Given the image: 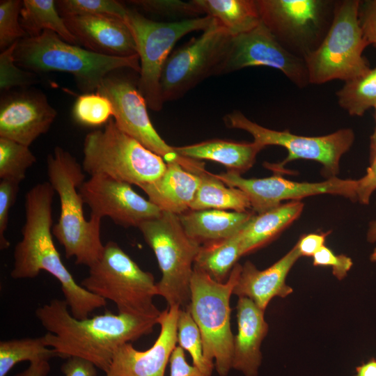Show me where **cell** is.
I'll return each mask as SVG.
<instances>
[{"label": "cell", "instance_id": "cell-11", "mask_svg": "<svg viewBox=\"0 0 376 376\" xmlns=\"http://www.w3.org/2000/svg\"><path fill=\"white\" fill-rule=\"evenodd\" d=\"M336 1L256 0L261 22L292 54L304 59L332 24Z\"/></svg>", "mask_w": 376, "mask_h": 376}, {"label": "cell", "instance_id": "cell-34", "mask_svg": "<svg viewBox=\"0 0 376 376\" xmlns=\"http://www.w3.org/2000/svg\"><path fill=\"white\" fill-rule=\"evenodd\" d=\"M177 329L178 346L189 353L194 366L206 376H211L214 368L204 359L201 331L188 307L180 309Z\"/></svg>", "mask_w": 376, "mask_h": 376}, {"label": "cell", "instance_id": "cell-27", "mask_svg": "<svg viewBox=\"0 0 376 376\" xmlns=\"http://www.w3.org/2000/svg\"><path fill=\"white\" fill-rule=\"evenodd\" d=\"M203 14L210 16L231 36L248 32L261 23L256 0H193Z\"/></svg>", "mask_w": 376, "mask_h": 376}, {"label": "cell", "instance_id": "cell-15", "mask_svg": "<svg viewBox=\"0 0 376 376\" xmlns=\"http://www.w3.org/2000/svg\"><path fill=\"white\" fill-rule=\"evenodd\" d=\"M252 66L279 70L299 88L310 84L304 60L284 49L262 22L253 29L231 38L216 75Z\"/></svg>", "mask_w": 376, "mask_h": 376}, {"label": "cell", "instance_id": "cell-46", "mask_svg": "<svg viewBox=\"0 0 376 376\" xmlns=\"http://www.w3.org/2000/svg\"><path fill=\"white\" fill-rule=\"evenodd\" d=\"M63 376H97V367L88 361L70 357L61 368Z\"/></svg>", "mask_w": 376, "mask_h": 376}, {"label": "cell", "instance_id": "cell-14", "mask_svg": "<svg viewBox=\"0 0 376 376\" xmlns=\"http://www.w3.org/2000/svg\"><path fill=\"white\" fill-rule=\"evenodd\" d=\"M96 92L110 100L113 111L112 118L117 127L160 156L166 163L178 162L197 175L206 171L203 162L181 157L174 147L163 140L150 121L144 97L131 81L111 73L103 80Z\"/></svg>", "mask_w": 376, "mask_h": 376}, {"label": "cell", "instance_id": "cell-26", "mask_svg": "<svg viewBox=\"0 0 376 376\" xmlns=\"http://www.w3.org/2000/svg\"><path fill=\"white\" fill-rule=\"evenodd\" d=\"M300 201L281 203L251 217L240 231L242 256L271 242L297 219L304 209Z\"/></svg>", "mask_w": 376, "mask_h": 376}, {"label": "cell", "instance_id": "cell-18", "mask_svg": "<svg viewBox=\"0 0 376 376\" xmlns=\"http://www.w3.org/2000/svg\"><path fill=\"white\" fill-rule=\"evenodd\" d=\"M180 308L168 306L157 319L160 332L151 347L139 351L131 343L120 346L105 376H164L171 355L178 343L177 322Z\"/></svg>", "mask_w": 376, "mask_h": 376}, {"label": "cell", "instance_id": "cell-40", "mask_svg": "<svg viewBox=\"0 0 376 376\" xmlns=\"http://www.w3.org/2000/svg\"><path fill=\"white\" fill-rule=\"evenodd\" d=\"M17 182L1 180L0 181V249L4 250L10 246V242L6 239V231L9 213L14 205L19 189Z\"/></svg>", "mask_w": 376, "mask_h": 376}, {"label": "cell", "instance_id": "cell-47", "mask_svg": "<svg viewBox=\"0 0 376 376\" xmlns=\"http://www.w3.org/2000/svg\"><path fill=\"white\" fill-rule=\"evenodd\" d=\"M50 371L48 361H40L30 363L26 369L15 376H47Z\"/></svg>", "mask_w": 376, "mask_h": 376}, {"label": "cell", "instance_id": "cell-7", "mask_svg": "<svg viewBox=\"0 0 376 376\" xmlns=\"http://www.w3.org/2000/svg\"><path fill=\"white\" fill-rule=\"evenodd\" d=\"M83 151L82 168L91 176L102 175L139 187L155 181L166 168L160 156L120 130L113 118L86 135Z\"/></svg>", "mask_w": 376, "mask_h": 376}, {"label": "cell", "instance_id": "cell-20", "mask_svg": "<svg viewBox=\"0 0 376 376\" xmlns=\"http://www.w3.org/2000/svg\"><path fill=\"white\" fill-rule=\"evenodd\" d=\"M79 44L92 52L114 56L137 54L134 36L125 19L108 15L63 17Z\"/></svg>", "mask_w": 376, "mask_h": 376}, {"label": "cell", "instance_id": "cell-12", "mask_svg": "<svg viewBox=\"0 0 376 376\" xmlns=\"http://www.w3.org/2000/svg\"><path fill=\"white\" fill-rule=\"evenodd\" d=\"M224 120L227 127L244 130L254 141L265 148L279 146L288 150L287 157L279 164L266 163L267 168L276 173L283 172L288 162L297 159L313 160L322 166L323 175L329 178L337 177L340 161L354 141V133L350 128L341 129L331 134L320 136H304L288 130L277 131L264 127L247 118L242 112L234 111L226 114Z\"/></svg>", "mask_w": 376, "mask_h": 376}, {"label": "cell", "instance_id": "cell-42", "mask_svg": "<svg viewBox=\"0 0 376 376\" xmlns=\"http://www.w3.org/2000/svg\"><path fill=\"white\" fill-rule=\"evenodd\" d=\"M369 166L366 174L356 180V198L361 204L368 205L376 190V143L370 144Z\"/></svg>", "mask_w": 376, "mask_h": 376}, {"label": "cell", "instance_id": "cell-49", "mask_svg": "<svg viewBox=\"0 0 376 376\" xmlns=\"http://www.w3.org/2000/svg\"><path fill=\"white\" fill-rule=\"evenodd\" d=\"M366 240L369 243L376 242V220L369 223L366 233Z\"/></svg>", "mask_w": 376, "mask_h": 376}, {"label": "cell", "instance_id": "cell-30", "mask_svg": "<svg viewBox=\"0 0 376 376\" xmlns=\"http://www.w3.org/2000/svg\"><path fill=\"white\" fill-rule=\"evenodd\" d=\"M19 22L29 37L38 36L48 30L69 43L79 44L59 14L54 0H24Z\"/></svg>", "mask_w": 376, "mask_h": 376}, {"label": "cell", "instance_id": "cell-6", "mask_svg": "<svg viewBox=\"0 0 376 376\" xmlns=\"http://www.w3.org/2000/svg\"><path fill=\"white\" fill-rule=\"evenodd\" d=\"M241 269L237 263L225 283L196 268L191 276L187 307L201 331L204 359L219 376H227L232 368L234 336L230 299Z\"/></svg>", "mask_w": 376, "mask_h": 376}, {"label": "cell", "instance_id": "cell-33", "mask_svg": "<svg viewBox=\"0 0 376 376\" xmlns=\"http://www.w3.org/2000/svg\"><path fill=\"white\" fill-rule=\"evenodd\" d=\"M36 162L29 146L0 137V178L20 183Z\"/></svg>", "mask_w": 376, "mask_h": 376}, {"label": "cell", "instance_id": "cell-19", "mask_svg": "<svg viewBox=\"0 0 376 376\" xmlns=\"http://www.w3.org/2000/svg\"><path fill=\"white\" fill-rule=\"evenodd\" d=\"M57 116L41 92L22 91L1 97L0 137L26 146L49 130Z\"/></svg>", "mask_w": 376, "mask_h": 376}, {"label": "cell", "instance_id": "cell-35", "mask_svg": "<svg viewBox=\"0 0 376 376\" xmlns=\"http://www.w3.org/2000/svg\"><path fill=\"white\" fill-rule=\"evenodd\" d=\"M113 113L110 100L97 92L79 95L72 109L75 121L88 127L105 125L113 117Z\"/></svg>", "mask_w": 376, "mask_h": 376}, {"label": "cell", "instance_id": "cell-24", "mask_svg": "<svg viewBox=\"0 0 376 376\" xmlns=\"http://www.w3.org/2000/svg\"><path fill=\"white\" fill-rule=\"evenodd\" d=\"M254 214L252 210L240 212L206 209L189 210L178 217L187 235L202 245L235 235Z\"/></svg>", "mask_w": 376, "mask_h": 376}, {"label": "cell", "instance_id": "cell-41", "mask_svg": "<svg viewBox=\"0 0 376 376\" xmlns=\"http://www.w3.org/2000/svg\"><path fill=\"white\" fill-rule=\"evenodd\" d=\"M313 265L317 267H330L333 275L338 280H342L347 276L353 262L349 256L344 254L336 255L324 245L313 256Z\"/></svg>", "mask_w": 376, "mask_h": 376}, {"label": "cell", "instance_id": "cell-37", "mask_svg": "<svg viewBox=\"0 0 376 376\" xmlns=\"http://www.w3.org/2000/svg\"><path fill=\"white\" fill-rule=\"evenodd\" d=\"M23 1H0V49L2 51L27 36L19 22Z\"/></svg>", "mask_w": 376, "mask_h": 376}, {"label": "cell", "instance_id": "cell-23", "mask_svg": "<svg viewBox=\"0 0 376 376\" xmlns=\"http://www.w3.org/2000/svg\"><path fill=\"white\" fill-rule=\"evenodd\" d=\"M199 184V175L174 162L166 163L165 171L158 179L139 188L162 212L179 215L189 210Z\"/></svg>", "mask_w": 376, "mask_h": 376}, {"label": "cell", "instance_id": "cell-3", "mask_svg": "<svg viewBox=\"0 0 376 376\" xmlns=\"http://www.w3.org/2000/svg\"><path fill=\"white\" fill-rule=\"evenodd\" d=\"M49 182L59 196L61 212L52 227L53 235L64 248L67 258L77 265L92 266L101 256L104 244L100 238L101 220L84 214L79 188L85 182L82 166L68 151L54 148L47 158Z\"/></svg>", "mask_w": 376, "mask_h": 376}, {"label": "cell", "instance_id": "cell-17", "mask_svg": "<svg viewBox=\"0 0 376 376\" xmlns=\"http://www.w3.org/2000/svg\"><path fill=\"white\" fill-rule=\"evenodd\" d=\"M79 190L91 209V217L100 220L109 217L125 228H139L143 222L162 213L157 205L138 194L130 184L108 176L92 175Z\"/></svg>", "mask_w": 376, "mask_h": 376}, {"label": "cell", "instance_id": "cell-25", "mask_svg": "<svg viewBox=\"0 0 376 376\" xmlns=\"http://www.w3.org/2000/svg\"><path fill=\"white\" fill-rule=\"evenodd\" d=\"M260 143L214 139L200 143L174 147L181 157L196 160H210L226 166L228 171L242 175L254 164L257 155L263 149Z\"/></svg>", "mask_w": 376, "mask_h": 376}, {"label": "cell", "instance_id": "cell-22", "mask_svg": "<svg viewBox=\"0 0 376 376\" xmlns=\"http://www.w3.org/2000/svg\"><path fill=\"white\" fill-rule=\"evenodd\" d=\"M237 333L234 336L232 368L244 376H257L262 363L261 344L269 327L265 311L251 299L238 297Z\"/></svg>", "mask_w": 376, "mask_h": 376}, {"label": "cell", "instance_id": "cell-5", "mask_svg": "<svg viewBox=\"0 0 376 376\" xmlns=\"http://www.w3.org/2000/svg\"><path fill=\"white\" fill-rule=\"evenodd\" d=\"M80 285L113 301L118 313L156 320L161 314L153 302L158 295L153 275L141 269L115 242L104 244L100 258Z\"/></svg>", "mask_w": 376, "mask_h": 376}, {"label": "cell", "instance_id": "cell-39", "mask_svg": "<svg viewBox=\"0 0 376 376\" xmlns=\"http://www.w3.org/2000/svg\"><path fill=\"white\" fill-rule=\"evenodd\" d=\"M130 2L146 12L169 17L191 19L203 14L194 1L134 0Z\"/></svg>", "mask_w": 376, "mask_h": 376}, {"label": "cell", "instance_id": "cell-45", "mask_svg": "<svg viewBox=\"0 0 376 376\" xmlns=\"http://www.w3.org/2000/svg\"><path fill=\"white\" fill-rule=\"evenodd\" d=\"M331 231L311 233L300 237L296 243L300 256L313 257L323 246Z\"/></svg>", "mask_w": 376, "mask_h": 376}, {"label": "cell", "instance_id": "cell-2", "mask_svg": "<svg viewBox=\"0 0 376 376\" xmlns=\"http://www.w3.org/2000/svg\"><path fill=\"white\" fill-rule=\"evenodd\" d=\"M55 191L49 182H40L25 196V221L22 240L13 252L10 276L14 279H34L45 271L61 283L71 314L77 319L88 318L106 300L90 292L74 279L57 251L52 233V203Z\"/></svg>", "mask_w": 376, "mask_h": 376}, {"label": "cell", "instance_id": "cell-21", "mask_svg": "<svg viewBox=\"0 0 376 376\" xmlns=\"http://www.w3.org/2000/svg\"><path fill=\"white\" fill-rule=\"evenodd\" d=\"M295 245L282 258L268 268L259 270L250 261L242 265L233 294L251 299L260 308L266 310L270 301L276 297L284 298L293 289L286 283L287 276L300 258Z\"/></svg>", "mask_w": 376, "mask_h": 376}, {"label": "cell", "instance_id": "cell-28", "mask_svg": "<svg viewBox=\"0 0 376 376\" xmlns=\"http://www.w3.org/2000/svg\"><path fill=\"white\" fill-rule=\"evenodd\" d=\"M199 176L200 184L189 210H232L240 212L251 210L249 198L241 189L226 185L207 171Z\"/></svg>", "mask_w": 376, "mask_h": 376}, {"label": "cell", "instance_id": "cell-44", "mask_svg": "<svg viewBox=\"0 0 376 376\" xmlns=\"http://www.w3.org/2000/svg\"><path fill=\"white\" fill-rule=\"evenodd\" d=\"M170 376H206L195 366L189 365L184 350L176 346L170 357Z\"/></svg>", "mask_w": 376, "mask_h": 376}, {"label": "cell", "instance_id": "cell-50", "mask_svg": "<svg viewBox=\"0 0 376 376\" xmlns=\"http://www.w3.org/2000/svg\"><path fill=\"white\" fill-rule=\"evenodd\" d=\"M373 108L375 109V127L374 131L370 136V143H376V104L374 105Z\"/></svg>", "mask_w": 376, "mask_h": 376}, {"label": "cell", "instance_id": "cell-29", "mask_svg": "<svg viewBox=\"0 0 376 376\" xmlns=\"http://www.w3.org/2000/svg\"><path fill=\"white\" fill-rule=\"evenodd\" d=\"M241 256L239 231L228 238L202 244L195 258L194 268L205 272L217 282L224 283Z\"/></svg>", "mask_w": 376, "mask_h": 376}, {"label": "cell", "instance_id": "cell-31", "mask_svg": "<svg viewBox=\"0 0 376 376\" xmlns=\"http://www.w3.org/2000/svg\"><path fill=\"white\" fill-rule=\"evenodd\" d=\"M56 357L47 345L45 336L1 340L0 342V376H6L18 363L48 361Z\"/></svg>", "mask_w": 376, "mask_h": 376}, {"label": "cell", "instance_id": "cell-8", "mask_svg": "<svg viewBox=\"0 0 376 376\" xmlns=\"http://www.w3.org/2000/svg\"><path fill=\"white\" fill-rule=\"evenodd\" d=\"M360 1H336L327 34L318 48L304 59L310 84H322L334 79L346 82L370 70L363 56L368 44L359 19Z\"/></svg>", "mask_w": 376, "mask_h": 376}, {"label": "cell", "instance_id": "cell-32", "mask_svg": "<svg viewBox=\"0 0 376 376\" xmlns=\"http://www.w3.org/2000/svg\"><path fill=\"white\" fill-rule=\"evenodd\" d=\"M336 95L338 104L350 116H362L376 104V67L346 81Z\"/></svg>", "mask_w": 376, "mask_h": 376}, {"label": "cell", "instance_id": "cell-10", "mask_svg": "<svg viewBox=\"0 0 376 376\" xmlns=\"http://www.w3.org/2000/svg\"><path fill=\"white\" fill-rule=\"evenodd\" d=\"M125 20L134 36L139 57L137 87L148 108L159 111L164 103L160 87L161 75L171 49L185 35L205 30L213 18L205 15L169 22H156L129 9Z\"/></svg>", "mask_w": 376, "mask_h": 376}, {"label": "cell", "instance_id": "cell-43", "mask_svg": "<svg viewBox=\"0 0 376 376\" xmlns=\"http://www.w3.org/2000/svg\"><path fill=\"white\" fill-rule=\"evenodd\" d=\"M359 19L368 45L376 47V0L360 1Z\"/></svg>", "mask_w": 376, "mask_h": 376}, {"label": "cell", "instance_id": "cell-1", "mask_svg": "<svg viewBox=\"0 0 376 376\" xmlns=\"http://www.w3.org/2000/svg\"><path fill=\"white\" fill-rule=\"evenodd\" d=\"M47 330L45 340L56 357H78L90 361L104 373L117 349L152 332L157 320L106 311L91 318L77 319L66 301L53 299L36 310Z\"/></svg>", "mask_w": 376, "mask_h": 376}, {"label": "cell", "instance_id": "cell-16", "mask_svg": "<svg viewBox=\"0 0 376 376\" xmlns=\"http://www.w3.org/2000/svg\"><path fill=\"white\" fill-rule=\"evenodd\" d=\"M215 176L226 185L243 191L249 198L251 210L256 214L279 205L284 201H300L319 194L338 195L357 201L356 180L334 177L320 182H300L280 175L247 179L228 171Z\"/></svg>", "mask_w": 376, "mask_h": 376}, {"label": "cell", "instance_id": "cell-48", "mask_svg": "<svg viewBox=\"0 0 376 376\" xmlns=\"http://www.w3.org/2000/svg\"><path fill=\"white\" fill-rule=\"evenodd\" d=\"M353 376H376V359L371 358L358 366Z\"/></svg>", "mask_w": 376, "mask_h": 376}, {"label": "cell", "instance_id": "cell-38", "mask_svg": "<svg viewBox=\"0 0 376 376\" xmlns=\"http://www.w3.org/2000/svg\"><path fill=\"white\" fill-rule=\"evenodd\" d=\"M17 42L0 54V90L9 92L15 87H24L38 81L36 74L21 68L15 61L14 51Z\"/></svg>", "mask_w": 376, "mask_h": 376}, {"label": "cell", "instance_id": "cell-13", "mask_svg": "<svg viewBox=\"0 0 376 376\" xmlns=\"http://www.w3.org/2000/svg\"><path fill=\"white\" fill-rule=\"evenodd\" d=\"M231 36L213 18L208 28L172 52L160 78L164 102L178 100L206 78L216 75Z\"/></svg>", "mask_w": 376, "mask_h": 376}, {"label": "cell", "instance_id": "cell-51", "mask_svg": "<svg viewBox=\"0 0 376 376\" xmlns=\"http://www.w3.org/2000/svg\"><path fill=\"white\" fill-rule=\"evenodd\" d=\"M370 259L371 262L376 264V247L374 249L373 252L370 254Z\"/></svg>", "mask_w": 376, "mask_h": 376}, {"label": "cell", "instance_id": "cell-4", "mask_svg": "<svg viewBox=\"0 0 376 376\" xmlns=\"http://www.w3.org/2000/svg\"><path fill=\"white\" fill-rule=\"evenodd\" d=\"M13 55L17 65L36 74H71L84 93L96 92L103 80L115 70L130 68L140 72L138 54L114 56L98 54L69 43L48 30L19 40Z\"/></svg>", "mask_w": 376, "mask_h": 376}, {"label": "cell", "instance_id": "cell-9", "mask_svg": "<svg viewBox=\"0 0 376 376\" xmlns=\"http://www.w3.org/2000/svg\"><path fill=\"white\" fill-rule=\"evenodd\" d=\"M138 228L155 253L162 272L157 283L158 295L169 306L187 307L194 260L201 245L187 235L178 215L173 213L162 212Z\"/></svg>", "mask_w": 376, "mask_h": 376}, {"label": "cell", "instance_id": "cell-36", "mask_svg": "<svg viewBox=\"0 0 376 376\" xmlns=\"http://www.w3.org/2000/svg\"><path fill=\"white\" fill-rule=\"evenodd\" d=\"M56 5L63 17L108 15L125 19L129 10L115 0H60Z\"/></svg>", "mask_w": 376, "mask_h": 376}]
</instances>
